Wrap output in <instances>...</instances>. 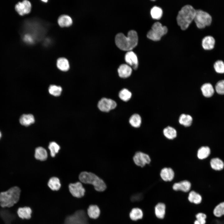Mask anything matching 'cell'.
Segmentation results:
<instances>
[{
	"label": "cell",
	"instance_id": "obj_16",
	"mask_svg": "<svg viewBox=\"0 0 224 224\" xmlns=\"http://www.w3.org/2000/svg\"><path fill=\"white\" fill-rule=\"evenodd\" d=\"M131 68L126 64H122L119 67L118 73L119 76L123 78H126L129 77L132 72Z\"/></svg>",
	"mask_w": 224,
	"mask_h": 224
},
{
	"label": "cell",
	"instance_id": "obj_4",
	"mask_svg": "<svg viewBox=\"0 0 224 224\" xmlns=\"http://www.w3.org/2000/svg\"><path fill=\"white\" fill-rule=\"evenodd\" d=\"M79 178L84 183L93 185L95 189L98 191H103L106 188L104 181L92 173L82 172L80 174Z\"/></svg>",
	"mask_w": 224,
	"mask_h": 224
},
{
	"label": "cell",
	"instance_id": "obj_13",
	"mask_svg": "<svg viewBox=\"0 0 224 224\" xmlns=\"http://www.w3.org/2000/svg\"><path fill=\"white\" fill-rule=\"evenodd\" d=\"M31 209L28 207L24 206L18 207L16 213L17 217L22 219H29L31 217Z\"/></svg>",
	"mask_w": 224,
	"mask_h": 224
},
{
	"label": "cell",
	"instance_id": "obj_20",
	"mask_svg": "<svg viewBox=\"0 0 224 224\" xmlns=\"http://www.w3.org/2000/svg\"><path fill=\"white\" fill-rule=\"evenodd\" d=\"M201 90L203 95L206 97L212 96L214 92L213 86L209 83L203 84L201 87Z\"/></svg>",
	"mask_w": 224,
	"mask_h": 224
},
{
	"label": "cell",
	"instance_id": "obj_23",
	"mask_svg": "<svg viewBox=\"0 0 224 224\" xmlns=\"http://www.w3.org/2000/svg\"><path fill=\"white\" fill-rule=\"evenodd\" d=\"M188 199L190 202L198 204L202 202V197L199 194L194 191H192L189 194Z\"/></svg>",
	"mask_w": 224,
	"mask_h": 224
},
{
	"label": "cell",
	"instance_id": "obj_24",
	"mask_svg": "<svg viewBox=\"0 0 224 224\" xmlns=\"http://www.w3.org/2000/svg\"><path fill=\"white\" fill-rule=\"evenodd\" d=\"M193 118L189 114H183L179 117V122L182 125L186 127L190 126L192 123Z\"/></svg>",
	"mask_w": 224,
	"mask_h": 224
},
{
	"label": "cell",
	"instance_id": "obj_11",
	"mask_svg": "<svg viewBox=\"0 0 224 224\" xmlns=\"http://www.w3.org/2000/svg\"><path fill=\"white\" fill-rule=\"evenodd\" d=\"M31 5L28 1L25 0L21 2H19L15 6L16 11L20 15L23 16L30 12Z\"/></svg>",
	"mask_w": 224,
	"mask_h": 224
},
{
	"label": "cell",
	"instance_id": "obj_39",
	"mask_svg": "<svg viewBox=\"0 0 224 224\" xmlns=\"http://www.w3.org/2000/svg\"><path fill=\"white\" fill-rule=\"evenodd\" d=\"M214 68L217 72L224 73V63L222 61L218 60L216 61L214 64Z\"/></svg>",
	"mask_w": 224,
	"mask_h": 224
},
{
	"label": "cell",
	"instance_id": "obj_12",
	"mask_svg": "<svg viewBox=\"0 0 224 224\" xmlns=\"http://www.w3.org/2000/svg\"><path fill=\"white\" fill-rule=\"evenodd\" d=\"M126 62L131 66L134 69H137L138 65V61L136 55L133 51H128L125 56Z\"/></svg>",
	"mask_w": 224,
	"mask_h": 224
},
{
	"label": "cell",
	"instance_id": "obj_19",
	"mask_svg": "<svg viewBox=\"0 0 224 224\" xmlns=\"http://www.w3.org/2000/svg\"><path fill=\"white\" fill-rule=\"evenodd\" d=\"M166 207L164 203H157L155 208L156 216L159 219L163 218L166 213Z\"/></svg>",
	"mask_w": 224,
	"mask_h": 224
},
{
	"label": "cell",
	"instance_id": "obj_31",
	"mask_svg": "<svg viewBox=\"0 0 224 224\" xmlns=\"http://www.w3.org/2000/svg\"><path fill=\"white\" fill-rule=\"evenodd\" d=\"M129 122L133 127L138 128L140 126L142 123L141 117L138 114H133L130 118Z\"/></svg>",
	"mask_w": 224,
	"mask_h": 224
},
{
	"label": "cell",
	"instance_id": "obj_10",
	"mask_svg": "<svg viewBox=\"0 0 224 224\" xmlns=\"http://www.w3.org/2000/svg\"><path fill=\"white\" fill-rule=\"evenodd\" d=\"M135 163L138 166L143 167L151 162L150 157L147 154L141 152H137L133 157Z\"/></svg>",
	"mask_w": 224,
	"mask_h": 224
},
{
	"label": "cell",
	"instance_id": "obj_17",
	"mask_svg": "<svg viewBox=\"0 0 224 224\" xmlns=\"http://www.w3.org/2000/svg\"><path fill=\"white\" fill-rule=\"evenodd\" d=\"M215 43L214 38L211 35H208L203 38L202 40V46L203 48L206 50L212 49Z\"/></svg>",
	"mask_w": 224,
	"mask_h": 224
},
{
	"label": "cell",
	"instance_id": "obj_21",
	"mask_svg": "<svg viewBox=\"0 0 224 224\" xmlns=\"http://www.w3.org/2000/svg\"><path fill=\"white\" fill-rule=\"evenodd\" d=\"M35 157L37 160L41 161H45L48 157L47 152L43 147H38L35 149Z\"/></svg>",
	"mask_w": 224,
	"mask_h": 224
},
{
	"label": "cell",
	"instance_id": "obj_25",
	"mask_svg": "<svg viewBox=\"0 0 224 224\" xmlns=\"http://www.w3.org/2000/svg\"><path fill=\"white\" fill-rule=\"evenodd\" d=\"M100 213V209L96 205H91L87 209V214L91 218L96 219L99 217Z\"/></svg>",
	"mask_w": 224,
	"mask_h": 224
},
{
	"label": "cell",
	"instance_id": "obj_42",
	"mask_svg": "<svg viewBox=\"0 0 224 224\" xmlns=\"http://www.w3.org/2000/svg\"><path fill=\"white\" fill-rule=\"evenodd\" d=\"M1 136H2V134H1V132L0 131V139L1 137Z\"/></svg>",
	"mask_w": 224,
	"mask_h": 224
},
{
	"label": "cell",
	"instance_id": "obj_37",
	"mask_svg": "<svg viewBox=\"0 0 224 224\" xmlns=\"http://www.w3.org/2000/svg\"><path fill=\"white\" fill-rule=\"evenodd\" d=\"M132 96L131 93L126 89H122L119 92V96L120 99L124 101L129 100Z\"/></svg>",
	"mask_w": 224,
	"mask_h": 224
},
{
	"label": "cell",
	"instance_id": "obj_33",
	"mask_svg": "<svg viewBox=\"0 0 224 224\" xmlns=\"http://www.w3.org/2000/svg\"><path fill=\"white\" fill-rule=\"evenodd\" d=\"M150 13L152 18L159 20L162 17L163 12L162 9L160 7L154 6L151 9Z\"/></svg>",
	"mask_w": 224,
	"mask_h": 224
},
{
	"label": "cell",
	"instance_id": "obj_15",
	"mask_svg": "<svg viewBox=\"0 0 224 224\" xmlns=\"http://www.w3.org/2000/svg\"><path fill=\"white\" fill-rule=\"evenodd\" d=\"M160 175L161 178L163 180L170 181L173 179L174 177V172L171 168L165 167L161 170Z\"/></svg>",
	"mask_w": 224,
	"mask_h": 224
},
{
	"label": "cell",
	"instance_id": "obj_7",
	"mask_svg": "<svg viewBox=\"0 0 224 224\" xmlns=\"http://www.w3.org/2000/svg\"><path fill=\"white\" fill-rule=\"evenodd\" d=\"M194 20L197 27L202 29L211 24L212 17L207 12L201 10H196Z\"/></svg>",
	"mask_w": 224,
	"mask_h": 224
},
{
	"label": "cell",
	"instance_id": "obj_32",
	"mask_svg": "<svg viewBox=\"0 0 224 224\" xmlns=\"http://www.w3.org/2000/svg\"><path fill=\"white\" fill-rule=\"evenodd\" d=\"M210 153V150L209 147L203 146L201 147L198 150L197 156L200 159H203L207 157Z\"/></svg>",
	"mask_w": 224,
	"mask_h": 224
},
{
	"label": "cell",
	"instance_id": "obj_14",
	"mask_svg": "<svg viewBox=\"0 0 224 224\" xmlns=\"http://www.w3.org/2000/svg\"><path fill=\"white\" fill-rule=\"evenodd\" d=\"M191 187L190 183L187 180H183L175 183L173 186V189L175 191H181L187 192L189 191Z\"/></svg>",
	"mask_w": 224,
	"mask_h": 224
},
{
	"label": "cell",
	"instance_id": "obj_26",
	"mask_svg": "<svg viewBox=\"0 0 224 224\" xmlns=\"http://www.w3.org/2000/svg\"><path fill=\"white\" fill-rule=\"evenodd\" d=\"M58 68L63 71H66L69 68V64L68 60L64 58H60L57 60Z\"/></svg>",
	"mask_w": 224,
	"mask_h": 224
},
{
	"label": "cell",
	"instance_id": "obj_38",
	"mask_svg": "<svg viewBox=\"0 0 224 224\" xmlns=\"http://www.w3.org/2000/svg\"><path fill=\"white\" fill-rule=\"evenodd\" d=\"M207 215L202 212H199L195 215L196 219L195 220L194 224H206Z\"/></svg>",
	"mask_w": 224,
	"mask_h": 224
},
{
	"label": "cell",
	"instance_id": "obj_27",
	"mask_svg": "<svg viewBox=\"0 0 224 224\" xmlns=\"http://www.w3.org/2000/svg\"><path fill=\"white\" fill-rule=\"evenodd\" d=\"M163 134L168 139H172L176 137L177 131L174 128L168 126L165 128L163 130Z\"/></svg>",
	"mask_w": 224,
	"mask_h": 224
},
{
	"label": "cell",
	"instance_id": "obj_5",
	"mask_svg": "<svg viewBox=\"0 0 224 224\" xmlns=\"http://www.w3.org/2000/svg\"><path fill=\"white\" fill-rule=\"evenodd\" d=\"M167 27L159 22H156L152 26L151 29L148 32L147 36L149 39L154 41L160 40L162 36L167 32Z\"/></svg>",
	"mask_w": 224,
	"mask_h": 224
},
{
	"label": "cell",
	"instance_id": "obj_30",
	"mask_svg": "<svg viewBox=\"0 0 224 224\" xmlns=\"http://www.w3.org/2000/svg\"><path fill=\"white\" fill-rule=\"evenodd\" d=\"M210 165L213 169L217 170H222L224 167L223 161L217 158L212 159L210 161Z\"/></svg>",
	"mask_w": 224,
	"mask_h": 224
},
{
	"label": "cell",
	"instance_id": "obj_40",
	"mask_svg": "<svg viewBox=\"0 0 224 224\" xmlns=\"http://www.w3.org/2000/svg\"><path fill=\"white\" fill-rule=\"evenodd\" d=\"M215 89L216 92L219 94H224V80L218 81L216 84Z\"/></svg>",
	"mask_w": 224,
	"mask_h": 224
},
{
	"label": "cell",
	"instance_id": "obj_43",
	"mask_svg": "<svg viewBox=\"0 0 224 224\" xmlns=\"http://www.w3.org/2000/svg\"><path fill=\"white\" fill-rule=\"evenodd\" d=\"M42 1L46 2L48 1H47V0H42Z\"/></svg>",
	"mask_w": 224,
	"mask_h": 224
},
{
	"label": "cell",
	"instance_id": "obj_34",
	"mask_svg": "<svg viewBox=\"0 0 224 224\" xmlns=\"http://www.w3.org/2000/svg\"><path fill=\"white\" fill-rule=\"evenodd\" d=\"M213 214L216 217H219L224 215V202L217 204L214 208Z\"/></svg>",
	"mask_w": 224,
	"mask_h": 224
},
{
	"label": "cell",
	"instance_id": "obj_29",
	"mask_svg": "<svg viewBox=\"0 0 224 224\" xmlns=\"http://www.w3.org/2000/svg\"><path fill=\"white\" fill-rule=\"evenodd\" d=\"M143 213L142 210L139 208H133L130 213L129 216L131 220L137 221L142 218Z\"/></svg>",
	"mask_w": 224,
	"mask_h": 224
},
{
	"label": "cell",
	"instance_id": "obj_22",
	"mask_svg": "<svg viewBox=\"0 0 224 224\" xmlns=\"http://www.w3.org/2000/svg\"><path fill=\"white\" fill-rule=\"evenodd\" d=\"M58 25L61 27H69L72 25V23L71 17L65 15L60 16L58 19Z\"/></svg>",
	"mask_w": 224,
	"mask_h": 224
},
{
	"label": "cell",
	"instance_id": "obj_41",
	"mask_svg": "<svg viewBox=\"0 0 224 224\" xmlns=\"http://www.w3.org/2000/svg\"><path fill=\"white\" fill-rule=\"evenodd\" d=\"M141 196L138 194H135L131 197V200L132 202H136L139 200L141 198Z\"/></svg>",
	"mask_w": 224,
	"mask_h": 224
},
{
	"label": "cell",
	"instance_id": "obj_1",
	"mask_svg": "<svg viewBox=\"0 0 224 224\" xmlns=\"http://www.w3.org/2000/svg\"><path fill=\"white\" fill-rule=\"evenodd\" d=\"M21 190L17 186L12 187L0 192V206L2 208H10L19 202Z\"/></svg>",
	"mask_w": 224,
	"mask_h": 224
},
{
	"label": "cell",
	"instance_id": "obj_28",
	"mask_svg": "<svg viewBox=\"0 0 224 224\" xmlns=\"http://www.w3.org/2000/svg\"><path fill=\"white\" fill-rule=\"evenodd\" d=\"M48 185L49 187L53 190L57 191L61 187V184L59 180L56 177H54L49 179Z\"/></svg>",
	"mask_w": 224,
	"mask_h": 224
},
{
	"label": "cell",
	"instance_id": "obj_2",
	"mask_svg": "<svg viewBox=\"0 0 224 224\" xmlns=\"http://www.w3.org/2000/svg\"><path fill=\"white\" fill-rule=\"evenodd\" d=\"M138 41L137 33L134 30L129 31L127 37L123 33H119L115 37V42L117 46L124 51H131L137 46Z\"/></svg>",
	"mask_w": 224,
	"mask_h": 224
},
{
	"label": "cell",
	"instance_id": "obj_35",
	"mask_svg": "<svg viewBox=\"0 0 224 224\" xmlns=\"http://www.w3.org/2000/svg\"><path fill=\"white\" fill-rule=\"evenodd\" d=\"M48 90L50 94L58 96L61 94L62 89V87L59 86L52 85L50 86Z\"/></svg>",
	"mask_w": 224,
	"mask_h": 224
},
{
	"label": "cell",
	"instance_id": "obj_18",
	"mask_svg": "<svg viewBox=\"0 0 224 224\" xmlns=\"http://www.w3.org/2000/svg\"><path fill=\"white\" fill-rule=\"evenodd\" d=\"M33 115L31 114H24L22 115L19 119L20 124L25 126H28L35 122Z\"/></svg>",
	"mask_w": 224,
	"mask_h": 224
},
{
	"label": "cell",
	"instance_id": "obj_36",
	"mask_svg": "<svg viewBox=\"0 0 224 224\" xmlns=\"http://www.w3.org/2000/svg\"><path fill=\"white\" fill-rule=\"evenodd\" d=\"M48 148L50 151L51 156L54 157L58 152L60 149V147L56 142H52L49 143Z\"/></svg>",
	"mask_w": 224,
	"mask_h": 224
},
{
	"label": "cell",
	"instance_id": "obj_3",
	"mask_svg": "<svg viewBox=\"0 0 224 224\" xmlns=\"http://www.w3.org/2000/svg\"><path fill=\"white\" fill-rule=\"evenodd\" d=\"M196 10L190 5L183 7L179 12L177 21L178 25L183 30L186 29L194 20Z\"/></svg>",
	"mask_w": 224,
	"mask_h": 224
},
{
	"label": "cell",
	"instance_id": "obj_8",
	"mask_svg": "<svg viewBox=\"0 0 224 224\" xmlns=\"http://www.w3.org/2000/svg\"><path fill=\"white\" fill-rule=\"evenodd\" d=\"M117 104L114 100L105 98H102L98 102V107L102 111L108 112L114 109Z\"/></svg>",
	"mask_w": 224,
	"mask_h": 224
},
{
	"label": "cell",
	"instance_id": "obj_9",
	"mask_svg": "<svg viewBox=\"0 0 224 224\" xmlns=\"http://www.w3.org/2000/svg\"><path fill=\"white\" fill-rule=\"evenodd\" d=\"M69 189L71 194L74 197L80 198L84 195L85 189L80 182L70 184Z\"/></svg>",
	"mask_w": 224,
	"mask_h": 224
},
{
	"label": "cell",
	"instance_id": "obj_6",
	"mask_svg": "<svg viewBox=\"0 0 224 224\" xmlns=\"http://www.w3.org/2000/svg\"><path fill=\"white\" fill-rule=\"evenodd\" d=\"M63 224H89L87 215L83 210L76 211L72 215L67 216Z\"/></svg>",
	"mask_w": 224,
	"mask_h": 224
}]
</instances>
